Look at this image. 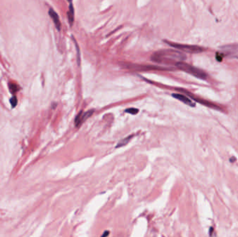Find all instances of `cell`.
<instances>
[{
  "instance_id": "cell-1",
  "label": "cell",
  "mask_w": 238,
  "mask_h": 237,
  "mask_svg": "<svg viewBox=\"0 0 238 237\" xmlns=\"http://www.w3.org/2000/svg\"><path fill=\"white\" fill-rule=\"evenodd\" d=\"M186 59V56L180 51L163 50L157 51L151 56V60L155 63L165 65H176Z\"/></svg>"
},
{
  "instance_id": "cell-2",
  "label": "cell",
  "mask_w": 238,
  "mask_h": 237,
  "mask_svg": "<svg viewBox=\"0 0 238 237\" xmlns=\"http://www.w3.org/2000/svg\"><path fill=\"white\" fill-rule=\"evenodd\" d=\"M176 66L178 67V69L187 72V73L191 74V75L196 77V78L204 79V80H205V79H207L208 78L207 74H206L203 70H202L198 69L197 67H194L193 66H191V65L186 64V63H184L183 61L178 62V64L176 65Z\"/></svg>"
},
{
  "instance_id": "cell-3",
  "label": "cell",
  "mask_w": 238,
  "mask_h": 237,
  "mask_svg": "<svg viewBox=\"0 0 238 237\" xmlns=\"http://www.w3.org/2000/svg\"><path fill=\"white\" fill-rule=\"evenodd\" d=\"M165 42H166L167 44H169L170 46H171V47L176 48V49H178L179 50L183 51V52L190 53V54H198V53L203 52L204 51L203 48L198 47V46H196V45L180 44V43H171V42H169V41H165Z\"/></svg>"
},
{
  "instance_id": "cell-4",
  "label": "cell",
  "mask_w": 238,
  "mask_h": 237,
  "mask_svg": "<svg viewBox=\"0 0 238 237\" xmlns=\"http://www.w3.org/2000/svg\"><path fill=\"white\" fill-rule=\"evenodd\" d=\"M220 49L225 56L231 59H238V44L226 45L221 47Z\"/></svg>"
},
{
  "instance_id": "cell-5",
  "label": "cell",
  "mask_w": 238,
  "mask_h": 237,
  "mask_svg": "<svg viewBox=\"0 0 238 237\" xmlns=\"http://www.w3.org/2000/svg\"><path fill=\"white\" fill-rule=\"evenodd\" d=\"M94 112V111L91 110V111H88L86 112H83V111H81L78 115H77V117L75 118V124L76 125V127H79V125H81L82 123H83L85 120L86 119H88L89 117H91Z\"/></svg>"
},
{
  "instance_id": "cell-6",
  "label": "cell",
  "mask_w": 238,
  "mask_h": 237,
  "mask_svg": "<svg viewBox=\"0 0 238 237\" xmlns=\"http://www.w3.org/2000/svg\"><path fill=\"white\" fill-rule=\"evenodd\" d=\"M129 68H133L140 70H168L169 68H164L163 67L154 66H144V65H129Z\"/></svg>"
},
{
  "instance_id": "cell-7",
  "label": "cell",
  "mask_w": 238,
  "mask_h": 237,
  "mask_svg": "<svg viewBox=\"0 0 238 237\" xmlns=\"http://www.w3.org/2000/svg\"><path fill=\"white\" fill-rule=\"evenodd\" d=\"M48 13H49L51 18H52V20H53V22H54V25L56 26V28H57V29L58 31H60L61 27V24L59 17L57 13V12H55L54 9H50L49 11H48Z\"/></svg>"
},
{
  "instance_id": "cell-8",
  "label": "cell",
  "mask_w": 238,
  "mask_h": 237,
  "mask_svg": "<svg viewBox=\"0 0 238 237\" xmlns=\"http://www.w3.org/2000/svg\"><path fill=\"white\" fill-rule=\"evenodd\" d=\"M172 96H173L174 98L177 99V100L181 101L182 102L184 103L187 105L192 106V107H194V106H195V105H196L195 103H194L193 101L190 100V99L188 98L187 97H186L185 95H182V94L173 93V94H172Z\"/></svg>"
},
{
  "instance_id": "cell-9",
  "label": "cell",
  "mask_w": 238,
  "mask_h": 237,
  "mask_svg": "<svg viewBox=\"0 0 238 237\" xmlns=\"http://www.w3.org/2000/svg\"><path fill=\"white\" fill-rule=\"evenodd\" d=\"M70 2L69 4V11L68 12V22L70 26H72V24L74 22V16H75V9L72 4V0H68Z\"/></svg>"
},
{
  "instance_id": "cell-10",
  "label": "cell",
  "mask_w": 238,
  "mask_h": 237,
  "mask_svg": "<svg viewBox=\"0 0 238 237\" xmlns=\"http://www.w3.org/2000/svg\"><path fill=\"white\" fill-rule=\"evenodd\" d=\"M133 136H134V135H130V136H127L126 138H125V139L121 140V141L118 142L117 146H116V148H118V147H123V146H125V145H127L128 143L130 142V140L132 139Z\"/></svg>"
},
{
  "instance_id": "cell-11",
  "label": "cell",
  "mask_w": 238,
  "mask_h": 237,
  "mask_svg": "<svg viewBox=\"0 0 238 237\" xmlns=\"http://www.w3.org/2000/svg\"><path fill=\"white\" fill-rule=\"evenodd\" d=\"M9 89H10V91L12 93H16L20 89V86H19L18 84L14 83H9Z\"/></svg>"
},
{
  "instance_id": "cell-12",
  "label": "cell",
  "mask_w": 238,
  "mask_h": 237,
  "mask_svg": "<svg viewBox=\"0 0 238 237\" xmlns=\"http://www.w3.org/2000/svg\"><path fill=\"white\" fill-rule=\"evenodd\" d=\"M72 39H73V42L75 43V48H76V50H77V64H78V66H79L80 64H81V58H80V49H79L78 44H77V43L76 42V40H75V38H72Z\"/></svg>"
},
{
  "instance_id": "cell-13",
  "label": "cell",
  "mask_w": 238,
  "mask_h": 237,
  "mask_svg": "<svg viewBox=\"0 0 238 237\" xmlns=\"http://www.w3.org/2000/svg\"><path fill=\"white\" fill-rule=\"evenodd\" d=\"M125 112L129 113L132 115H135V114H137L138 112H139V109H138V108H128L125 110Z\"/></svg>"
},
{
  "instance_id": "cell-14",
  "label": "cell",
  "mask_w": 238,
  "mask_h": 237,
  "mask_svg": "<svg viewBox=\"0 0 238 237\" xmlns=\"http://www.w3.org/2000/svg\"><path fill=\"white\" fill-rule=\"evenodd\" d=\"M10 102L11 105H12V107H15L17 105V103H18V100H17V98L16 96L12 97V98L10 100Z\"/></svg>"
},
{
  "instance_id": "cell-15",
  "label": "cell",
  "mask_w": 238,
  "mask_h": 237,
  "mask_svg": "<svg viewBox=\"0 0 238 237\" xmlns=\"http://www.w3.org/2000/svg\"><path fill=\"white\" fill-rule=\"evenodd\" d=\"M109 234V231H105V232H104V233L103 234V235H102V236H103V237L107 236H108Z\"/></svg>"
}]
</instances>
